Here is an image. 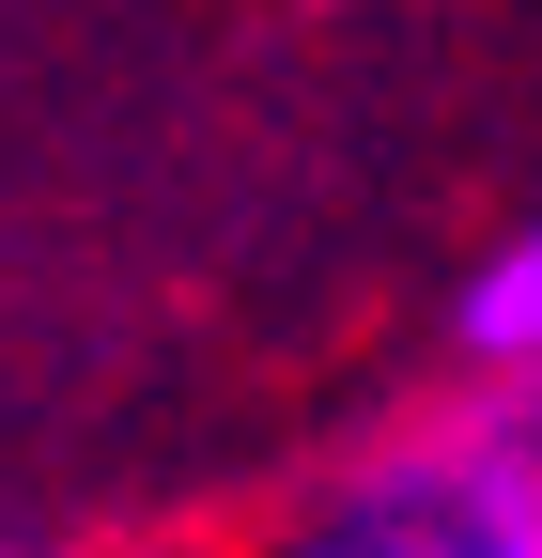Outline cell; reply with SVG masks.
<instances>
[{"label":"cell","mask_w":542,"mask_h":558,"mask_svg":"<svg viewBox=\"0 0 542 558\" xmlns=\"http://www.w3.org/2000/svg\"><path fill=\"white\" fill-rule=\"evenodd\" d=\"M449 341H465L481 373H527V357H542V218H527V233L449 295Z\"/></svg>","instance_id":"cell-2"},{"label":"cell","mask_w":542,"mask_h":558,"mask_svg":"<svg viewBox=\"0 0 542 558\" xmlns=\"http://www.w3.org/2000/svg\"><path fill=\"white\" fill-rule=\"evenodd\" d=\"M280 558H542V357L481 373V403L325 481Z\"/></svg>","instance_id":"cell-1"}]
</instances>
